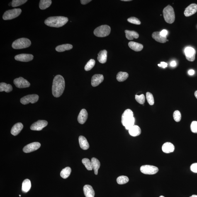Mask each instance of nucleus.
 I'll return each instance as SVG.
<instances>
[{"label":"nucleus","mask_w":197,"mask_h":197,"mask_svg":"<svg viewBox=\"0 0 197 197\" xmlns=\"http://www.w3.org/2000/svg\"><path fill=\"white\" fill-rule=\"evenodd\" d=\"M65 87V81L63 77L60 75H57L53 79L52 87L53 95L58 98L62 95Z\"/></svg>","instance_id":"nucleus-1"},{"label":"nucleus","mask_w":197,"mask_h":197,"mask_svg":"<svg viewBox=\"0 0 197 197\" xmlns=\"http://www.w3.org/2000/svg\"><path fill=\"white\" fill-rule=\"evenodd\" d=\"M68 21L66 17L57 16L50 17L45 20V23L47 26L54 28H60L64 26Z\"/></svg>","instance_id":"nucleus-2"},{"label":"nucleus","mask_w":197,"mask_h":197,"mask_svg":"<svg viewBox=\"0 0 197 197\" xmlns=\"http://www.w3.org/2000/svg\"><path fill=\"white\" fill-rule=\"evenodd\" d=\"M133 116V112L129 109L126 110L122 114V123L126 130H129L135 125V118Z\"/></svg>","instance_id":"nucleus-3"},{"label":"nucleus","mask_w":197,"mask_h":197,"mask_svg":"<svg viewBox=\"0 0 197 197\" xmlns=\"http://www.w3.org/2000/svg\"><path fill=\"white\" fill-rule=\"evenodd\" d=\"M163 14L165 20L169 24L174 23L175 19V16L174 8L171 6L168 5L164 8Z\"/></svg>","instance_id":"nucleus-4"},{"label":"nucleus","mask_w":197,"mask_h":197,"mask_svg":"<svg viewBox=\"0 0 197 197\" xmlns=\"http://www.w3.org/2000/svg\"><path fill=\"white\" fill-rule=\"evenodd\" d=\"M31 45V42L29 39L22 38L15 41L12 44V47L14 49H20L26 48Z\"/></svg>","instance_id":"nucleus-5"},{"label":"nucleus","mask_w":197,"mask_h":197,"mask_svg":"<svg viewBox=\"0 0 197 197\" xmlns=\"http://www.w3.org/2000/svg\"><path fill=\"white\" fill-rule=\"evenodd\" d=\"M111 32V28L108 25H103L96 28L93 33L96 37H104L108 36Z\"/></svg>","instance_id":"nucleus-6"},{"label":"nucleus","mask_w":197,"mask_h":197,"mask_svg":"<svg viewBox=\"0 0 197 197\" xmlns=\"http://www.w3.org/2000/svg\"><path fill=\"white\" fill-rule=\"evenodd\" d=\"M22 10L20 8H14L8 10L4 13L3 16V19L5 20L13 19L19 16Z\"/></svg>","instance_id":"nucleus-7"},{"label":"nucleus","mask_w":197,"mask_h":197,"mask_svg":"<svg viewBox=\"0 0 197 197\" xmlns=\"http://www.w3.org/2000/svg\"><path fill=\"white\" fill-rule=\"evenodd\" d=\"M140 171L143 174H154L159 171V169L155 166L150 165H144L141 166Z\"/></svg>","instance_id":"nucleus-8"},{"label":"nucleus","mask_w":197,"mask_h":197,"mask_svg":"<svg viewBox=\"0 0 197 197\" xmlns=\"http://www.w3.org/2000/svg\"><path fill=\"white\" fill-rule=\"evenodd\" d=\"M39 99V96L36 94L29 95L21 98L20 102L22 104L26 105L31 103L33 104L37 102Z\"/></svg>","instance_id":"nucleus-9"},{"label":"nucleus","mask_w":197,"mask_h":197,"mask_svg":"<svg viewBox=\"0 0 197 197\" xmlns=\"http://www.w3.org/2000/svg\"><path fill=\"white\" fill-rule=\"evenodd\" d=\"M14 83L17 87L20 88H28L30 86V83L23 77H20L15 79L14 80Z\"/></svg>","instance_id":"nucleus-10"},{"label":"nucleus","mask_w":197,"mask_h":197,"mask_svg":"<svg viewBox=\"0 0 197 197\" xmlns=\"http://www.w3.org/2000/svg\"><path fill=\"white\" fill-rule=\"evenodd\" d=\"M184 52L187 60L191 62L195 60L196 51L194 48L191 47H187L185 49Z\"/></svg>","instance_id":"nucleus-11"},{"label":"nucleus","mask_w":197,"mask_h":197,"mask_svg":"<svg viewBox=\"0 0 197 197\" xmlns=\"http://www.w3.org/2000/svg\"><path fill=\"white\" fill-rule=\"evenodd\" d=\"M47 121L45 120H38L35 122L30 126V129L32 130L40 131L44 127L47 125Z\"/></svg>","instance_id":"nucleus-12"},{"label":"nucleus","mask_w":197,"mask_h":197,"mask_svg":"<svg viewBox=\"0 0 197 197\" xmlns=\"http://www.w3.org/2000/svg\"><path fill=\"white\" fill-rule=\"evenodd\" d=\"M41 147V144L38 142L32 143L25 146L23 147V150L26 153L34 152L38 149Z\"/></svg>","instance_id":"nucleus-13"},{"label":"nucleus","mask_w":197,"mask_h":197,"mask_svg":"<svg viewBox=\"0 0 197 197\" xmlns=\"http://www.w3.org/2000/svg\"><path fill=\"white\" fill-rule=\"evenodd\" d=\"M33 56L31 54H21L15 56V59L20 62H29L33 60Z\"/></svg>","instance_id":"nucleus-14"},{"label":"nucleus","mask_w":197,"mask_h":197,"mask_svg":"<svg viewBox=\"0 0 197 197\" xmlns=\"http://www.w3.org/2000/svg\"><path fill=\"white\" fill-rule=\"evenodd\" d=\"M197 11V5L195 3H193L189 5L186 8L184 12V14L186 17H189L195 14Z\"/></svg>","instance_id":"nucleus-15"},{"label":"nucleus","mask_w":197,"mask_h":197,"mask_svg":"<svg viewBox=\"0 0 197 197\" xmlns=\"http://www.w3.org/2000/svg\"><path fill=\"white\" fill-rule=\"evenodd\" d=\"M104 77L102 74H96L92 76L91 79V85L95 87L103 82Z\"/></svg>","instance_id":"nucleus-16"},{"label":"nucleus","mask_w":197,"mask_h":197,"mask_svg":"<svg viewBox=\"0 0 197 197\" xmlns=\"http://www.w3.org/2000/svg\"><path fill=\"white\" fill-rule=\"evenodd\" d=\"M88 113L86 110L83 109L81 110L77 118V120L79 123L83 124L85 123L88 118Z\"/></svg>","instance_id":"nucleus-17"},{"label":"nucleus","mask_w":197,"mask_h":197,"mask_svg":"<svg viewBox=\"0 0 197 197\" xmlns=\"http://www.w3.org/2000/svg\"><path fill=\"white\" fill-rule=\"evenodd\" d=\"M152 37L156 41L161 43H165L167 41L166 37H163L160 35V32H155L152 34Z\"/></svg>","instance_id":"nucleus-18"},{"label":"nucleus","mask_w":197,"mask_h":197,"mask_svg":"<svg viewBox=\"0 0 197 197\" xmlns=\"http://www.w3.org/2000/svg\"><path fill=\"white\" fill-rule=\"evenodd\" d=\"M83 191L86 197H94L95 191L92 186L89 185H86L83 187Z\"/></svg>","instance_id":"nucleus-19"},{"label":"nucleus","mask_w":197,"mask_h":197,"mask_svg":"<svg viewBox=\"0 0 197 197\" xmlns=\"http://www.w3.org/2000/svg\"><path fill=\"white\" fill-rule=\"evenodd\" d=\"M162 149L164 152L166 153H169L174 152V147L171 143L167 142L163 145Z\"/></svg>","instance_id":"nucleus-20"},{"label":"nucleus","mask_w":197,"mask_h":197,"mask_svg":"<svg viewBox=\"0 0 197 197\" xmlns=\"http://www.w3.org/2000/svg\"><path fill=\"white\" fill-rule=\"evenodd\" d=\"M23 125L21 123H17L13 126L11 129V134L13 135L16 136L20 133L23 128Z\"/></svg>","instance_id":"nucleus-21"},{"label":"nucleus","mask_w":197,"mask_h":197,"mask_svg":"<svg viewBox=\"0 0 197 197\" xmlns=\"http://www.w3.org/2000/svg\"><path fill=\"white\" fill-rule=\"evenodd\" d=\"M79 141L80 146L83 150H86L89 149V145L85 137L80 136L79 137Z\"/></svg>","instance_id":"nucleus-22"},{"label":"nucleus","mask_w":197,"mask_h":197,"mask_svg":"<svg viewBox=\"0 0 197 197\" xmlns=\"http://www.w3.org/2000/svg\"><path fill=\"white\" fill-rule=\"evenodd\" d=\"M129 47L135 52H140L143 49L142 44L135 42L131 41L128 44Z\"/></svg>","instance_id":"nucleus-23"},{"label":"nucleus","mask_w":197,"mask_h":197,"mask_svg":"<svg viewBox=\"0 0 197 197\" xmlns=\"http://www.w3.org/2000/svg\"><path fill=\"white\" fill-rule=\"evenodd\" d=\"M130 135L133 137H136L140 135L141 131L140 127L137 125H134L129 130Z\"/></svg>","instance_id":"nucleus-24"},{"label":"nucleus","mask_w":197,"mask_h":197,"mask_svg":"<svg viewBox=\"0 0 197 197\" xmlns=\"http://www.w3.org/2000/svg\"><path fill=\"white\" fill-rule=\"evenodd\" d=\"M107 52L106 50L101 51L98 54V60L102 64H104L107 62Z\"/></svg>","instance_id":"nucleus-25"},{"label":"nucleus","mask_w":197,"mask_h":197,"mask_svg":"<svg viewBox=\"0 0 197 197\" xmlns=\"http://www.w3.org/2000/svg\"><path fill=\"white\" fill-rule=\"evenodd\" d=\"M126 37L129 40H133L134 38L137 39L138 38L139 35L138 33L135 31L125 30Z\"/></svg>","instance_id":"nucleus-26"},{"label":"nucleus","mask_w":197,"mask_h":197,"mask_svg":"<svg viewBox=\"0 0 197 197\" xmlns=\"http://www.w3.org/2000/svg\"><path fill=\"white\" fill-rule=\"evenodd\" d=\"M31 188V181L28 179H26L23 181L22 184V191L24 193L28 192Z\"/></svg>","instance_id":"nucleus-27"},{"label":"nucleus","mask_w":197,"mask_h":197,"mask_svg":"<svg viewBox=\"0 0 197 197\" xmlns=\"http://www.w3.org/2000/svg\"><path fill=\"white\" fill-rule=\"evenodd\" d=\"M91 162L92 165L93 169L94 170V174L96 175L98 174V169H99L101 164L98 159L95 158H92L91 159Z\"/></svg>","instance_id":"nucleus-28"},{"label":"nucleus","mask_w":197,"mask_h":197,"mask_svg":"<svg viewBox=\"0 0 197 197\" xmlns=\"http://www.w3.org/2000/svg\"><path fill=\"white\" fill-rule=\"evenodd\" d=\"M73 48L72 45L69 44H65L60 45L56 47V50L58 52H63L66 50H70Z\"/></svg>","instance_id":"nucleus-29"},{"label":"nucleus","mask_w":197,"mask_h":197,"mask_svg":"<svg viewBox=\"0 0 197 197\" xmlns=\"http://www.w3.org/2000/svg\"><path fill=\"white\" fill-rule=\"evenodd\" d=\"M13 87L11 85L5 83H1L0 84V92L5 91L6 92H10L12 91Z\"/></svg>","instance_id":"nucleus-30"},{"label":"nucleus","mask_w":197,"mask_h":197,"mask_svg":"<svg viewBox=\"0 0 197 197\" xmlns=\"http://www.w3.org/2000/svg\"><path fill=\"white\" fill-rule=\"evenodd\" d=\"M52 1L51 0H41L39 7L41 10H45L51 5Z\"/></svg>","instance_id":"nucleus-31"},{"label":"nucleus","mask_w":197,"mask_h":197,"mask_svg":"<svg viewBox=\"0 0 197 197\" xmlns=\"http://www.w3.org/2000/svg\"><path fill=\"white\" fill-rule=\"evenodd\" d=\"M129 77L128 73L125 72H120L118 73L117 76V79L120 82H122L126 80Z\"/></svg>","instance_id":"nucleus-32"},{"label":"nucleus","mask_w":197,"mask_h":197,"mask_svg":"<svg viewBox=\"0 0 197 197\" xmlns=\"http://www.w3.org/2000/svg\"><path fill=\"white\" fill-rule=\"evenodd\" d=\"M71 169L70 167H67L62 170L60 173V176L64 179H67L70 176Z\"/></svg>","instance_id":"nucleus-33"},{"label":"nucleus","mask_w":197,"mask_h":197,"mask_svg":"<svg viewBox=\"0 0 197 197\" xmlns=\"http://www.w3.org/2000/svg\"><path fill=\"white\" fill-rule=\"evenodd\" d=\"M82 162L88 170H92L93 169L91 161L89 160V159L87 158L83 159Z\"/></svg>","instance_id":"nucleus-34"},{"label":"nucleus","mask_w":197,"mask_h":197,"mask_svg":"<svg viewBox=\"0 0 197 197\" xmlns=\"http://www.w3.org/2000/svg\"><path fill=\"white\" fill-rule=\"evenodd\" d=\"M129 181V178L127 176H120L117 178V182L119 184H126Z\"/></svg>","instance_id":"nucleus-35"},{"label":"nucleus","mask_w":197,"mask_h":197,"mask_svg":"<svg viewBox=\"0 0 197 197\" xmlns=\"http://www.w3.org/2000/svg\"><path fill=\"white\" fill-rule=\"evenodd\" d=\"M95 64V61L93 59H91L85 66L84 69L86 71H89L91 70L94 67Z\"/></svg>","instance_id":"nucleus-36"},{"label":"nucleus","mask_w":197,"mask_h":197,"mask_svg":"<svg viewBox=\"0 0 197 197\" xmlns=\"http://www.w3.org/2000/svg\"><path fill=\"white\" fill-rule=\"evenodd\" d=\"M28 1L27 0H13L12 1V6L16 7L21 6Z\"/></svg>","instance_id":"nucleus-37"},{"label":"nucleus","mask_w":197,"mask_h":197,"mask_svg":"<svg viewBox=\"0 0 197 197\" xmlns=\"http://www.w3.org/2000/svg\"><path fill=\"white\" fill-rule=\"evenodd\" d=\"M146 98H147V102L151 106H152L154 104V98L152 93L149 92H147L146 93Z\"/></svg>","instance_id":"nucleus-38"},{"label":"nucleus","mask_w":197,"mask_h":197,"mask_svg":"<svg viewBox=\"0 0 197 197\" xmlns=\"http://www.w3.org/2000/svg\"><path fill=\"white\" fill-rule=\"evenodd\" d=\"M135 99L141 105H144L145 102V98L144 94H141L140 95H135Z\"/></svg>","instance_id":"nucleus-39"},{"label":"nucleus","mask_w":197,"mask_h":197,"mask_svg":"<svg viewBox=\"0 0 197 197\" xmlns=\"http://www.w3.org/2000/svg\"><path fill=\"white\" fill-rule=\"evenodd\" d=\"M173 117L175 121L176 122H179L181 118V115L180 112L179 110H176L173 114Z\"/></svg>","instance_id":"nucleus-40"},{"label":"nucleus","mask_w":197,"mask_h":197,"mask_svg":"<svg viewBox=\"0 0 197 197\" xmlns=\"http://www.w3.org/2000/svg\"><path fill=\"white\" fill-rule=\"evenodd\" d=\"M129 23L134 24L140 25L141 24V21L135 17H131L127 19Z\"/></svg>","instance_id":"nucleus-41"},{"label":"nucleus","mask_w":197,"mask_h":197,"mask_svg":"<svg viewBox=\"0 0 197 197\" xmlns=\"http://www.w3.org/2000/svg\"><path fill=\"white\" fill-rule=\"evenodd\" d=\"M191 130L193 133H197V121L192 122L191 125Z\"/></svg>","instance_id":"nucleus-42"},{"label":"nucleus","mask_w":197,"mask_h":197,"mask_svg":"<svg viewBox=\"0 0 197 197\" xmlns=\"http://www.w3.org/2000/svg\"><path fill=\"white\" fill-rule=\"evenodd\" d=\"M191 171L193 172L197 173V163L192 164L190 167Z\"/></svg>","instance_id":"nucleus-43"},{"label":"nucleus","mask_w":197,"mask_h":197,"mask_svg":"<svg viewBox=\"0 0 197 197\" xmlns=\"http://www.w3.org/2000/svg\"><path fill=\"white\" fill-rule=\"evenodd\" d=\"M168 34V32L166 30H162L160 32V35L161 36L163 37H166Z\"/></svg>","instance_id":"nucleus-44"},{"label":"nucleus","mask_w":197,"mask_h":197,"mask_svg":"<svg viewBox=\"0 0 197 197\" xmlns=\"http://www.w3.org/2000/svg\"><path fill=\"white\" fill-rule=\"evenodd\" d=\"M91 1V0H81L80 2L81 4L85 5L87 4Z\"/></svg>","instance_id":"nucleus-45"},{"label":"nucleus","mask_w":197,"mask_h":197,"mask_svg":"<svg viewBox=\"0 0 197 197\" xmlns=\"http://www.w3.org/2000/svg\"><path fill=\"white\" fill-rule=\"evenodd\" d=\"M161 67L163 68H164L167 67L168 64L164 62H161Z\"/></svg>","instance_id":"nucleus-46"},{"label":"nucleus","mask_w":197,"mask_h":197,"mask_svg":"<svg viewBox=\"0 0 197 197\" xmlns=\"http://www.w3.org/2000/svg\"><path fill=\"white\" fill-rule=\"evenodd\" d=\"M188 74L190 75H193L195 74V71L193 69H191L188 71Z\"/></svg>","instance_id":"nucleus-47"},{"label":"nucleus","mask_w":197,"mask_h":197,"mask_svg":"<svg viewBox=\"0 0 197 197\" xmlns=\"http://www.w3.org/2000/svg\"><path fill=\"white\" fill-rule=\"evenodd\" d=\"M176 65V62L175 61H173L171 63V67H174Z\"/></svg>","instance_id":"nucleus-48"},{"label":"nucleus","mask_w":197,"mask_h":197,"mask_svg":"<svg viewBox=\"0 0 197 197\" xmlns=\"http://www.w3.org/2000/svg\"><path fill=\"white\" fill-rule=\"evenodd\" d=\"M195 97H196V98H197V91L195 92Z\"/></svg>","instance_id":"nucleus-49"},{"label":"nucleus","mask_w":197,"mask_h":197,"mask_svg":"<svg viewBox=\"0 0 197 197\" xmlns=\"http://www.w3.org/2000/svg\"><path fill=\"white\" fill-rule=\"evenodd\" d=\"M189 197H197V195H192V196H190Z\"/></svg>","instance_id":"nucleus-50"},{"label":"nucleus","mask_w":197,"mask_h":197,"mask_svg":"<svg viewBox=\"0 0 197 197\" xmlns=\"http://www.w3.org/2000/svg\"><path fill=\"white\" fill-rule=\"evenodd\" d=\"M122 1L126 2V1H131V0H122Z\"/></svg>","instance_id":"nucleus-51"},{"label":"nucleus","mask_w":197,"mask_h":197,"mask_svg":"<svg viewBox=\"0 0 197 197\" xmlns=\"http://www.w3.org/2000/svg\"><path fill=\"white\" fill-rule=\"evenodd\" d=\"M158 65L159 67H161V64H159Z\"/></svg>","instance_id":"nucleus-52"},{"label":"nucleus","mask_w":197,"mask_h":197,"mask_svg":"<svg viewBox=\"0 0 197 197\" xmlns=\"http://www.w3.org/2000/svg\"><path fill=\"white\" fill-rule=\"evenodd\" d=\"M159 197H165L164 196H159Z\"/></svg>","instance_id":"nucleus-53"},{"label":"nucleus","mask_w":197,"mask_h":197,"mask_svg":"<svg viewBox=\"0 0 197 197\" xmlns=\"http://www.w3.org/2000/svg\"><path fill=\"white\" fill-rule=\"evenodd\" d=\"M19 196H20V197H21V195H19Z\"/></svg>","instance_id":"nucleus-54"}]
</instances>
